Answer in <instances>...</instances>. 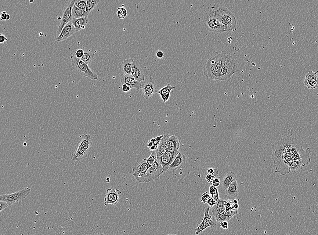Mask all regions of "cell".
Returning a JSON list of instances; mask_svg holds the SVG:
<instances>
[{"mask_svg":"<svg viewBox=\"0 0 318 235\" xmlns=\"http://www.w3.org/2000/svg\"><path fill=\"white\" fill-rule=\"evenodd\" d=\"M84 53V50L82 49H79L76 51L74 55L77 58L81 59Z\"/></svg>","mask_w":318,"mask_h":235,"instance_id":"cell-39","label":"cell"},{"mask_svg":"<svg viewBox=\"0 0 318 235\" xmlns=\"http://www.w3.org/2000/svg\"><path fill=\"white\" fill-rule=\"evenodd\" d=\"M220 183H221L220 180H219V179H218V178H216H216L212 181V182H211V184H212V185L214 186L215 187L219 186L220 185Z\"/></svg>","mask_w":318,"mask_h":235,"instance_id":"cell-47","label":"cell"},{"mask_svg":"<svg viewBox=\"0 0 318 235\" xmlns=\"http://www.w3.org/2000/svg\"><path fill=\"white\" fill-rule=\"evenodd\" d=\"M76 32L75 27L72 24V22L70 21L64 26L59 35L56 37L55 41L60 42L67 40Z\"/></svg>","mask_w":318,"mask_h":235,"instance_id":"cell-13","label":"cell"},{"mask_svg":"<svg viewBox=\"0 0 318 235\" xmlns=\"http://www.w3.org/2000/svg\"><path fill=\"white\" fill-rule=\"evenodd\" d=\"M217 169H216L212 168H210L208 169L207 170V172L209 174H211L213 175H216L218 174V172Z\"/></svg>","mask_w":318,"mask_h":235,"instance_id":"cell-45","label":"cell"},{"mask_svg":"<svg viewBox=\"0 0 318 235\" xmlns=\"http://www.w3.org/2000/svg\"><path fill=\"white\" fill-rule=\"evenodd\" d=\"M226 190V194L232 198H237L239 193V185L237 181L232 182Z\"/></svg>","mask_w":318,"mask_h":235,"instance_id":"cell-26","label":"cell"},{"mask_svg":"<svg viewBox=\"0 0 318 235\" xmlns=\"http://www.w3.org/2000/svg\"><path fill=\"white\" fill-rule=\"evenodd\" d=\"M157 159V156L156 154V152L155 151H152L151 152V154L150 156L149 157L146 159V162L148 165L149 167H150L151 165H153L154 163H155L156 160Z\"/></svg>","mask_w":318,"mask_h":235,"instance_id":"cell-32","label":"cell"},{"mask_svg":"<svg viewBox=\"0 0 318 235\" xmlns=\"http://www.w3.org/2000/svg\"><path fill=\"white\" fill-rule=\"evenodd\" d=\"M141 89L143 96L146 100L151 98L158 91L157 85L153 79L143 81L142 83Z\"/></svg>","mask_w":318,"mask_h":235,"instance_id":"cell-8","label":"cell"},{"mask_svg":"<svg viewBox=\"0 0 318 235\" xmlns=\"http://www.w3.org/2000/svg\"><path fill=\"white\" fill-rule=\"evenodd\" d=\"M72 15L73 18L77 19L82 17H88L89 14L86 13L85 10L80 9L74 5L72 9Z\"/></svg>","mask_w":318,"mask_h":235,"instance_id":"cell-27","label":"cell"},{"mask_svg":"<svg viewBox=\"0 0 318 235\" xmlns=\"http://www.w3.org/2000/svg\"><path fill=\"white\" fill-rule=\"evenodd\" d=\"M239 207V205L237 204H235L233 206V209H237Z\"/></svg>","mask_w":318,"mask_h":235,"instance_id":"cell-53","label":"cell"},{"mask_svg":"<svg viewBox=\"0 0 318 235\" xmlns=\"http://www.w3.org/2000/svg\"><path fill=\"white\" fill-rule=\"evenodd\" d=\"M156 55H157V57L159 58H162L164 56V53L162 51H158L157 52V53H156Z\"/></svg>","mask_w":318,"mask_h":235,"instance_id":"cell-51","label":"cell"},{"mask_svg":"<svg viewBox=\"0 0 318 235\" xmlns=\"http://www.w3.org/2000/svg\"><path fill=\"white\" fill-rule=\"evenodd\" d=\"M186 162V158L182 153L179 152L170 165L169 170L175 171L182 167Z\"/></svg>","mask_w":318,"mask_h":235,"instance_id":"cell-17","label":"cell"},{"mask_svg":"<svg viewBox=\"0 0 318 235\" xmlns=\"http://www.w3.org/2000/svg\"><path fill=\"white\" fill-rule=\"evenodd\" d=\"M10 205L8 204L5 203V202L0 200V213L3 210L5 209V208H7Z\"/></svg>","mask_w":318,"mask_h":235,"instance_id":"cell-41","label":"cell"},{"mask_svg":"<svg viewBox=\"0 0 318 235\" xmlns=\"http://www.w3.org/2000/svg\"><path fill=\"white\" fill-rule=\"evenodd\" d=\"M8 14L6 13V11H3L0 13V18H1V20L2 21V20H4V21H6V19H7V16H8Z\"/></svg>","mask_w":318,"mask_h":235,"instance_id":"cell-42","label":"cell"},{"mask_svg":"<svg viewBox=\"0 0 318 235\" xmlns=\"http://www.w3.org/2000/svg\"><path fill=\"white\" fill-rule=\"evenodd\" d=\"M163 172L162 167L161 166L158 160L157 159L155 163L148 168L145 175L144 182L148 183L152 182L158 178Z\"/></svg>","mask_w":318,"mask_h":235,"instance_id":"cell-6","label":"cell"},{"mask_svg":"<svg viewBox=\"0 0 318 235\" xmlns=\"http://www.w3.org/2000/svg\"><path fill=\"white\" fill-rule=\"evenodd\" d=\"M7 38L4 34H0V43H5L7 41Z\"/></svg>","mask_w":318,"mask_h":235,"instance_id":"cell-48","label":"cell"},{"mask_svg":"<svg viewBox=\"0 0 318 235\" xmlns=\"http://www.w3.org/2000/svg\"><path fill=\"white\" fill-rule=\"evenodd\" d=\"M133 58H128L123 61L120 66L123 75H131Z\"/></svg>","mask_w":318,"mask_h":235,"instance_id":"cell-24","label":"cell"},{"mask_svg":"<svg viewBox=\"0 0 318 235\" xmlns=\"http://www.w3.org/2000/svg\"><path fill=\"white\" fill-rule=\"evenodd\" d=\"M87 0H75L74 6L82 10H85Z\"/></svg>","mask_w":318,"mask_h":235,"instance_id":"cell-34","label":"cell"},{"mask_svg":"<svg viewBox=\"0 0 318 235\" xmlns=\"http://www.w3.org/2000/svg\"><path fill=\"white\" fill-rule=\"evenodd\" d=\"M215 218H216V220L217 222H220L223 221L228 222L231 218L229 217L226 214H225L224 212H223V213L218 214L215 217Z\"/></svg>","mask_w":318,"mask_h":235,"instance_id":"cell-31","label":"cell"},{"mask_svg":"<svg viewBox=\"0 0 318 235\" xmlns=\"http://www.w3.org/2000/svg\"><path fill=\"white\" fill-rule=\"evenodd\" d=\"M216 14L217 19L225 27L227 32L232 31L237 28L236 17L226 7H220L216 11Z\"/></svg>","mask_w":318,"mask_h":235,"instance_id":"cell-2","label":"cell"},{"mask_svg":"<svg viewBox=\"0 0 318 235\" xmlns=\"http://www.w3.org/2000/svg\"><path fill=\"white\" fill-rule=\"evenodd\" d=\"M207 203L209 207H212L215 205V204L216 203V201L212 197H210V198L209 199V200L207 201Z\"/></svg>","mask_w":318,"mask_h":235,"instance_id":"cell-44","label":"cell"},{"mask_svg":"<svg viewBox=\"0 0 318 235\" xmlns=\"http://www.w3.org/2000/svg\"><path fill=\"white\" fill-rule=\"evenodd\" d=\"M71 22L77 32L85 29V26L89 22V19L88 17H82L77 19L73 18Z\"/></svg>","mask_w":318,"mask_h":235,"instance_id":"cell-22","label":"cell"},{"mask_svg":"<svg viewBox=\"0 0 318 235\" xmlns=\"http://www.w3.org/2000/svg\"><path fill=\"white\" fill-rule=\"evenodd\" d=\"M318 71L314 72L312 71L309 72L305 75V78L318 83Z\"/></svg>","mask_w":318,"mask_h":235,"instance_id":"cell-30","label":"cell"},{"mask_svg":"<svg viewBox=\"0 0 318 235\" xmlns=\"http://www.w3.org/2000/svg\"><path fill=\"white\" fill-rule=\"evenodd\" d=\"M167 151L172 153H178L180 146L179 141L177 137L170 135L167 141Z\"/></svg>","mask_w":318,"mask_h":235,"instance_id":"cell-18","label":"cell"},{"mask_svg":"<svg viewBox=\"0 0 318 235\" xmlns=\"http://www.w3.org/2000/svg\"><path fill=\"white\" fill-rule=\"evenodd\" d=\"M210 207H208L206 209L204 218L201 223L195 229V235H198L208 227H215L216 225V222L211 219V217L209 214Z\"/></svg>","mask_w":318,"mask_h":235,"instance_id":"cell-9","label":"cell"},{"mask_svg":"<svg viewBox=\"0 0 318 235\" xmlns=\"http://www.w3.org/2000/svg\"><path fill=\"white\" fill-rule=\"evenodd\" d=\"M31 191V189L30 188H25L14 193L0 195V200L5 202L11 205L27 198L30 195Z\"/></svg>","mask_w":318,"mask_h":235,"instance_id":"cell-5","label":"cell"},{"mask_svg":"<svg viewBox=\"0 0 318 235\" xmlns=\"http://www.w3.org/2000/svg\"><path fill=\"white\" fill-rule=\"evenodd\" d=\"M304 84L305 86H306L308 88L311 89H315L316 88L318 87L317 83L312 82V81H310V80L307 79L306 78L305 79L304 81Z\"/></svg>","mask_w":318,"mask_h":235,"instance_id":"cell-35","label":"cell"},{"mask_svg":"<svg viewBox=\"0 0 318 235\" xmlns=\"http://www.w3.org/2000/svg\"><path fill=\"white\" fill-rule=\"evenodd\" d=\"M237 180V177L236 173L232 171L229 172L225 176L222 181V185L224 189L226 190L232 182Z\"/></svg>","mask_w":318,"mask_h":235,"instance_id":"cell-25","label":"cell"},{"mask_svg":"<svg viewBox=\"0 0 318 235\" xmlns=\"http://www.w3.org/2000/svg\"><path fill=\"white\" fill-rule=\"evenodd\" d=\"M273 149L272 159L276 167V169L282 163L285 150L282 141L275 142L272 146Z\"/></svg>","mask_w":318,"mask_h":235,"instance_id":"cell-7","label":"cell"},{"mask_svg":"<svg viewBox=\"0 0 318 235\" xmlns=\"http://www.w3.org/2000/svg\"><path fill=\"white\" fill-rule=\"evenodd\" d=\"M88 152V151L78 142L77 149L72 155L71 159L73 161H80L87 156Z\"/></svg>","mask_w":318,"mask_h":235,"instance_id":"cell-19","label":"cell"},{"mask_svg":"<svg viewBox=\"0 0 318 235\" xmlns=\"http://www.w3.org/2000/svg\"><path fill=\"white\" fill-rule=\"evenodd\" d=\"M121 193L120 190L117 189H107L104 199V205L108 206L109 205L114 206L117 204L120 200L119 195Z\"/></svg>","mask_w":318,"mask_h":235,"instance_id":"cell-10","label":"cell"},{"mask_svg":"<svg viewBox=\"0 0 318 235\" xmlns=\"http://www.w3.org/2000/svg\"><path fill=\"white\" fill-rule=\"evenodd\" d=\"M121 86L122 90H123L124 92H128V91H129L132 89L131 87L128 84H123L121 85Z\"/></svg>","mask_w":318,"mask_h":235,"instance_id":"cell-40","label":"cell"},{"mask_svg":"<svg viewBox=\"0 0 318 235\" xmlns=\"http://www.w3.org/2000/svg\"><path fill=\"white\" fill-rule=\"evenodd\" d=\"M236 60L231 56L217 54L209 58L204 69V75L211 80L226 81L239 71Z\"/></svg>","mask_w":318,"mask_h":235,"instance_id":"cell-1","label":"cell"},{"mask_svg":"<svg viewBox=\"0 0 318 235\" xmlns=\"http://www.w3.org/2000/svg\"><path fill=\"white\" fill-rule=\"evenodd\" d=\"M147 69L143 68L136 60L133 59L131 75L139 82H142L145 80L146 76L147 75Z\"/></svg>","mask_w":318,"mask_h":235,"instance_id":"cell-12","label":"cell"},{"mask_svg":"<svg viewBox=\"0 0 318 235\" xmlns=\"http://www.w3.org/2000/svg\"><path fill=\"white\" fill-rule=\"evenodd\" d=\"M149 167L146 160H144L133 169L134 172L132 175L137 182L140 183L144 182L145 175Z\"/></svg>","mask_w":318,"mask_h":235,"instance_id":"cell-15","label":"cell"},{"mask_svg":"<svg viewBox=\"0 0 318 235\" xmlns=\"http://www.w3.org/2000/svg\"><path fill=\"white\" fill-rule=\"evenodd\" d=\"M153 143H152V142L151 141L149 140L148 141L147 146L148 148H149H149H150V147H152V146H153Z\"/></svg>","mask_w":318,"mask_h":235,"instance_id":"cell-52","label":"cell"},{"mask_svg":"<svg viewBox=\"0 0 318 235\" xmlns=\"http://www.w3.org/2000/svg\"><path fill=\"white\" fill-rule=\"evenodd\" d=\"M211 195V197L215 200L216 201L219 200H220V196H219V192H216V193H214V194H212Z\"/></svg>","mask_w":318,"mask_h":235,"instance_id":"cell-50","label":"cell"},{"mask_svg":"<svg viewBox=\"0 0 318 235\" xmlns=\"http://www.w3.org/2000/svg\"><path fill=\"white\" fill-rule=\"evenodd\" d=\"M224 212L225 214H226L227 216L231 218H232L234 215H236L238 213L237 209H230V210H228V211H225Z\"/></svg>","mask_w":318,"mask_h":235,"instance_id":"cell-38","label":"cell"},{"mask_svg":"<svg viewBox=\"0 0 318 235\" xmlns=\"http://www.w3.org/2000/svg\"><path fill=\"white\" fill-rule=\"evenodd\" d=\"M210 195L209 193H208L205 192L202 195L201 199V201L204 204L207 203V201H208L209 199L210 198Z\"/></svg>","mask_w":318,"mask_h":235,"instance_id":"cell-37","label":"cell"},{"mask_svg":"<svg viewBox=\"0 0 318 235\" xmlns=\"http://www.w3.org/2000/svg\"><path fill=\"white\" fill-rule=\"evenodd\" d=\"M226 200L223 199H220L216 202L214 206L211 207V212L214 217H216L218 214L223 213L226 209Z\"/></svg>","mask_w":318,"mask_h":235,"instance_id":"cell-23","label":"cell"},{"mask_svg":"<svg viewBox=\"0 0 318 235\" xmlns=\"http://www.w3.org/2000/svg\"><path fill=\"white\" fill-rule=\"evenodd\" d=\"M70 60L73 69L77 73L82 76L88 77L91 80H97L98 75L91 70L88 64L81 59L76 57L74 55L71 56Z\"/></svg>","mask_w":318,"mask_h":235,"instance_id":"cell-4","label":"cell"},{"mask_svg":"<svg viewBox=\"0 0 318 235\" xmlns=\"http://www.w3.org/2000/svg\"><path fill=\"white\" fill-rule=\"evenodd\" d=\"M175 88V86H172L170 84H168L167 86L158 90L157 93L161 96L164 103L167 102L170 98L171 91Z\"/></svg>","mask_w":318,"mask_h":235,"instance_id":"cell-21","label":"cell"},{"mask_svg":"<svg viewBox=\"0 0 318 235\" xmlns=\"http://www.w3.org/2000/svg\"><path fill=\"white\" fill-rule=\"evenodd\" d=\"M203 22L206 29L212 33H222L227 32L225 27L217 19L216 11H211L207 12L204 16Z\"/></svg>","mask_w":318,"mask_h":235,"instance_id":"cell-3","label":"cell"},{"mask_svg":"<svg viewBox=\"0 0 318 235\" xmlns=\"http://www.w3.org/2000/svg\"><path fill=\"white\" fill-rule=\"evenodd\" d=\"M178 153H172L169 151H166L162 155L159 157H157L161 166L162 167L164 172L169 170L170 165L173 162V160L175 157Z\"/></svg>","mask_w":318,"mask_h":235,"instance_id":"cell-14","label":"cell"},{"mask_svg":"<svg viewBox=\"0 0 318 235\" xmlns=\"http://www.w3.org/2000/svg\"><path fill=\"white\" fill-rule=\"evenodd\" d=\"M170 136V135L169 134H165L163 135L162 138L161 139L160 143L158 145L157 148V149L155 150L157 157L161 156L167 151V141Z\"/></svg>","mask_w":318,"mask_h":235,"instance_id":"cell-20","label":"cell"},{"mask_svg":"<svg viewBox=\"0 0 318 235\" xmlns=\"http://www.w3.org/2000/svg\"><path fill=\"white\" fill-rule=\"evenodd\" d=\"M215 178H216V177H215V175H212V174H208L206 175V177H205V179H206V181L208 182V183H211L212 181H213Z\"/></svg>","mask_w":318,"mask_h":235,"instance_id":"cell-43","label":"cell"},{"mask_svg":"<svg viewBox=\"0 0 318 235\" xmlns=\"http://www.w3.org/2000/svg\"><path fill=\"white\" fill-rule=\"evenodd\" d=\"M220 226L223 229H228V222L227 221L220 222Z\"/></svg>","mask_w":318,"mask_h":235,"instance_id":"cell-49","label":"cell"},{"mask_svg":"<svg viewBox=\"0 0 318 235\" xmlns=\"http://www.w3.org/2000/svg\"><path fill=\"white\" fill-rule=\"evenodd\" d=\"M117 17L120 19H123L126 17L128 14L127 10L124 7H118L117 10Z\"/></svg>","mask_w":318,"mask_h":235,"instance_id":"cell-33","label":"cell"},{"mask_svg":"<svg viewBox=\"0 0 318 235\" xmlns=\"http://www.w3.org/2000/svg\"><path fill=\"white\" fill-rule=\"evenodd\" d=\"M95 56V53L91 52L84 51V53L81 59L86 64H88L93 60Z\"/></svg>","mask_w":318,"mask_h":235,"instance_id":"cell-29","label":"cell"},{"mask_svg":"<svg viewBox=\"0 0 318 235\" xmlns=\"http://www.w3.org/2000/svg\"><path fill=\"white\" fill-rule=\"evenodd\" d=\"M99 0H87L85 11L88 14L90 13L96 7L99 3Z\"/></svg>","mask_w":318,"mask_h":235,"instance_id":"cell-28","label":"cell"},{"mask_svg":"<svg viewBox=\"0 0 318 235\" xmlns=\"http://www.w3.org/2000/svg\"><path fill=\"white\" fill-rule=\"evenodd\" d=\"M120 82V85L126 83L130 86L132 88L136 89L138 90L141 89L142 82L136 81L131 75H122Z\"/></svg>","mask_w":318,"mask_h":235,"instance_id":"cell-16","label":"cell"},{"mask_svg":"<svg viewBox=\"0 0 318 235\" xmlns=\"http://www.w3.org/2000/svg\"><path fill=\"white\" fill-rule=\"evenodd\" d=\"M163 135H162L156 137L154 138H152L150 140L152 143H153V146H156L157 148L158 145L160 143V141H161V139L162 138Z\"/></svg>","mask_w":318,"mask_h":235,"instance_id":"cell-36","label":"cell"},{"mask_svg":"<svg viewBox=\"0 0 318 235\" xmlns=\"http://www.w3.org/2000/svg\"><path fill=\"white\" fill-rule=\"evenodd\" d=\"M209 191L210 194L211 195H212V194L218 192V189L216 188V187L212 185H211L209 187Z\"/></svg>","mask_w":318,"mask_h":235,"instance_id":"cell-46","label":"cell"},{"mask_svg":"<svg viewBox=\"0 0 318 235\" xmlns=\"http://www.w3.org/2000/svg\"><path fill=\"white\" fill-rule=\"evenodd\" d=\"M75 0H72L67 6V7L64 9L62 14V18L61 19V22L58 26L57 31V36L62 31L64 26L67 24L68 23L71 21L73 17L72 15V9L75 3Z\"/></svg>","mask_w":318,"mask_h":235,"instance_id":"cell-11","label":"cell"},{"mask_svg":"<svg viewBox=\"0 0 318 235\" xmlns=\"http://www.w3.org/2000/svg\"><path fill=\"white\" fill-rule=\"evenodd\" d=\"M233 203L234 204H237L238 202L237 201V200H233Z\"/></svg>","mask_w":318,"mask_h":235,"instance_id":"cell-54","label":"cell"}]
</instances>
